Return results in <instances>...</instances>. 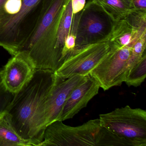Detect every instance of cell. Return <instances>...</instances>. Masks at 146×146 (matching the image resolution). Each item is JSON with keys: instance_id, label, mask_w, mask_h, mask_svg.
Here are the masks:
<instances>
[{"instance_id": "2e32d148", "label": "cell", "mask_w": 146, "mask_h": 146, "mask_svg": "<svg viewBox=\"0 0 146 146\" xmlns=\"http://www.w3.org/2000/svg\"><path fill=\"white\" fill-rule=\"evenodd\" d=\"M146 34L142 36L132 47L130 56L126 65L125 77L129 70L135 65L146 53Z\"/></svg>"}, {"instance_id": "8fae6325", "label": "cell", "mask_w": 146, "mask_h": 146, "mask_svg": "<svg viewBox=\"0 0 146 146\" xmlns=\"http://www.w3.org/2000/svg\"><path fill=\"white\" fill-rule=\"evenodd\" d=\"M100 87L96 81L88 75L85 80L75 87L67 97L58 120L72 119L87 106L88 102L99 93Z\"/></svg>"}, {"instance_id": "9a60e30c", "label": "cell", "mask_w": 146, "mask_h": 146, "mask_svg": "<svg viewBox=\"0 0 146 146\" xmlns=\"http://www.w3.org/2000/svg\"><path fill=\"white\" fill-rule=\"evenodd\" d=\"M146 77V54L129 71L124 82L128 87H138L144 82Z\"/></svg>"}, {"instance_id": "5b68a950", "label": "cell", "mask_w": 146, "mask_h": 146, "mask_svg": "<svg viewBox=\"0 0 146 146\" xmlns=\"http://www.w3.org/2000/svg\"><path fill=\"white\" fill-rule=\"evenodd\" d=\"M101 125L115 135L146 146V111L129 106L99 115Z\"/></svg>"}, {"instance_id": "d6986e66", "label": "cell", "mask_w": 146, "mask_h": 146, "mask_svg": "<svg viewBox=\"0 0 146 146\" xmlns=\"http://www.w3.org/2000/svg\"><path fill=\"white\" fill-rule=\"evenodd\" d=\"M7 0H0V23L8 16L5 8Z\"/></svg>"}, {"instance_id": "6da1fadb", "label": "cell", "mask_w": 146, "mask_h": 146, "mask_svg": "<svg viewBox=\"0 0 146 146\" xmlns=\"http://www.w3.org/2000/svg\"><path fill=\"white\" fill-rule=\"evenodd\" d=\"M55 78L52 71L36 69L31 80L14 95L6 109L18 134L34 146H39L43 140L46 102Z\"/></svg>"}, {"instance_id": "7c38bea8", "label": "cell", "mask_w": 146, "mask_h": 146, "mask_svg": "<svg viewBox=\"0 0 146 146\" xmlns=\"http://www.w3.org/2000/svg\"><path fill=\"white\" fill-rule=\"evenodd\" d=\"M113 22L127 17L136 11L133 0H90Z\"/></svg>"}, {"instance_id": "3957f363", "label": "cell", "mask_w": 146, "mask_h": 146, "mask_svg": "<svg viewBox=\"0 0 146 146\" xmlns=\"http://www.w3.org/2000/svg\"><path fill=\"white\" fill-rule=\"evenodd\" d=\"M70 1L54 0L34 34L20 50L29 54L36 69L54 72L60 66L56 49L57 34L60 20Z\"/></svg>"}, {"instance_id": "9c48e42d", "label": "cell", "mask_w": 146, "mask_h": 146, "mask_svg": "<svg viewBox=\"0 0 146 146\" xmlns=\"http://www.w3.org/2000/svg\"><path fill=\"white\" fill-rule=\"evenodd\" d=\"M36 70L33 60L23 51L9 60L1 68L0 75L6 89L15 95L31 80Z\"/></svg>"}, {"instance_id": "52a82bcc", "label": "cell", "mask_w": 146, "mask_h": 146, "mask_svg": "<svg viewBox=\"0 0 146 146\" xmlns=\"http://www.w3.org/2000/svg\"><path fill=\"white\" fill-rule=\"evenodd\" d=\"M132 47H116L111 44L109 53L90 73L100 88L107 90L124 82L126 65Z\"/></svg>"}, {"instance_id": "7a4b0ae2", "label": "cell", "mask_w": 146, "mask_h": 146, "mask_svg": "<svg viewBox=\"0 0 146 146\" xmlns=\"http://www.w3.org/2000/svg\"><path fill=\"white\" fill-rule=\"evenodd\" d=\"M133 146L134 143L102 127L99 118L77 126L66 125L59 120L49 124L39 146Z\"/></svg>"}, {"instance_id": "ffe728a7", "label": "cell", "mask_w": 146, "mask_h": 146, "mask_svg": "<svg viewBox=\"0 0 146 146\" xmlns=\"http://www.w3.org/2000/svg\"><path fill=\"white\" fill-rule=\"evenodd\" d=\"M137 11H146V0H133Z\"/></svg>"}, {"instance_id": "5bb4252c", "label": "cell", "mask_w": 146, "mask_h": 146, "mask_svg": "<svg viewBox=\"0 0 146 146\" xmlns=\"http://www.w3.org/2000/svg\"><path fill=\"white\" fill-rule=\"evenodd\" d=\"M71 0L68 3L60 20L57 34L56 49L60 59V65L62 64V52L64 45L65 40L71 32V25L73 18Z\"/></svg>"}, {"instance_id": "4fadbf2b", "label": "cell", "mask_w": 146, "mask_h": 146, "mask_svg": "<svg viewBox=\"0 0 146 146\" xmlns=\"http://www.w3.org/2000/svg\"><path fill=\"white\" fill-rule=\"evenodd\" d=\"M0 146H34L18 134L7 110L0 113Z\"/></svg>"}, {"instance_id": "277c9868", "label": "cell", "mask_w": 146, "mask_h": 146, "mask_svg": "<svg viewBox=\"0 0 146 146\" xmlns=\"http://www.w3.org/2000/svg\"><path fill=\"white\" fill-rule=\"evenodd\" d=\"M54 0H22L17 13L0 23V47L12 56L20 52L34 34Z\"/></svg>"}, {"instance_id": "e0dca14e", "label": "cell", "mask_w": 146, "mask_h": 146, "mask_svg": "<svg viewBox=\"0 0 146 146\" xmlns=\"http://www.w3.org/2000/svg\"><path fill=\"white\" fill-rule=\"evenodd\" d=\"M1 68H0V73ZM14 94L8 92L5 88L0 75V113L6 110L13 100Z\"/></svg>"}, {"instance_id": "30bf717a", "label": "cell", "mask_w": 146, "mask_h": 146, "mask_svg": "<svg viewBox=\"0 0 146 146\" xmlns=\"http://www.w3.org/2000/svg\"><path fill=\"white\" fill-rule=\"evenodd\" d=\"M55 75L54 83L48 98L46 106L47 126L58 120L62 108L70 93L75 87L83 82L87 76L77 75L64 79Z\"/></svg>"}, {"instance_id": "ac0fdd59", "label": "cell", "mask_w": 146, "mask_h": 146, "mask_svg": "<svg viewBox=\"0 0 146 146\" xmlns=\"http://www.w3.org/2000/svg\"><path fill=\"white\" fill-rule=\"evenodd\" d=\"M72 7L73 15L82 11L86 4V0H71Z\"/></svg>"}, {"instance_id": "8992f818", "label": "cell", "mask_w": 146, "mask_h": 146, "mask_svg": "<svg viewBox=\"0 0 146 146\" xmlns=\"http://www.w3.org/2000/svg\"><path fill=\"white\" fill-rule=\"evenodd\" d=\"M111 47L109 34L96 41L77 46L54 73L64 79L77 75L88 76L106 58Z\"/></svg>"}, {"instance_id": "ba28073f", "label": "cell", "mask_w": 146, "mask_h": 146, "mask_svg": "<svg viewBox=\"0 0 146 146\" xmlns=\"http://www.w3.org/2000/svg\"><path fill=\"white\" fill-rule=\"evenodd\" d=\"M95 7L89 1L82 11L75 31L76 46L100 40L111 31L113 22L99 7Z\"/></svg>"}]
</instances>
